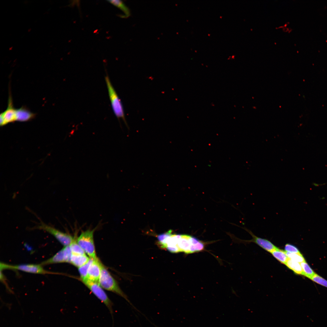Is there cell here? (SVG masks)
Listing matches in <instances>:
<instances>
[{"label": "cell", "mask_w": 327, "mask_h": 327, "mask_svg": "<svg viewBox=\"0 0 327 327\" xmlns=\"http://www.w3.org/2000/svg\"><path fill=\"white\" fill-rule=\"evenodd\" d=\"M76 235L77 234L75 233L73 237V240L69 246L72 253L84 254L85 253L77 243Z\"/></svg>", "instance_id": "e0dca14e"}, {"label": "cell", "mask_w": 327, "mask_h": 327, "mask_svg": "<svg viewBox=\"0 0 327 327\" xmlns=\"http://www.w3.org/2000/svg\"><path fill=\"white\" fill-rule=\"evenodd\" d=\"M72 253L69 246H64L50 258L43 262L41 264L46 265L70 262Z\"/></svg>", "instance_id": "ba28073f"}, {"label": "cell", "mask_w": 327, "mask_h": 327, "mask_svg": "<svg viewBox=\"0 0 327 327\" xmlns=\"http://www.w3.org/2000/svg\"><path fill=\"white\" fill-rule=\"evenodd\" d=\"M90 258L85 254H78L72 253L70 263L78 268L86 264L89 260Z\"/></svg>", "instance_id": "4fadbf2b"}, {"label": "cell", "mask_w": 327, "mask_h": 327, "mask_svg": "<svg viewBox=\"0 0 327 327\" xmlns=\"http://www.w3.org/2000/svg\"><path fill=\"white\" fill-rule=\"evenodd\" d=\"M36 114L31 112L26 107H22L16 110V121H27L33 119Z\"/></svg>", "instance_id": "7c38bea8"}, {"label": "cell", "mask_w": 327, "mask_h": 327, "mask_svg": "<svg viewBox=\"0 0 327 327\" xmlns=\"http://www.w3.org/2000/svg\"><path fill=\"white\" fill-rule=\"evenodd\" d=\"M82 281L92 292L109 309L113 318V303L99 283L90 281L87 279Z\"/></svg>", "instance_id": "52a82bcc"}, {"label": "cell", "mask_w": 327, "mask_h": 327, "mask_svg": "<svg viewBox=\"0 0 327 327\" xmlns=\"http://www.w3.org/2000/svg\"><path fill=\"white\" fill-rule=\"evenodd\" d=\"M288 258L301 263L305 261V259L301 253H292L286 252Z\"/></svg>", "instance_id": "ffe728a7"}, {"label": "cell", "mask_w": 327, "mask_h": 327, "mask_svg": "<svg viewBox=\"0 0 327 327\" xmlns=\"http://www.w3.org/2000/svg\"><path fill=\"white\" fill-rule=\"evenodd\" d=\"M93 260V259L90 258L89 260L86 264L78 268V271L82 281L86 279L89 267Z\"/></svg>", "instance_id": "d6986e66"}, {"label": "cell", "mask_w": 327, "mask_h": 327, "mask_svg": "<svg viewBox=\"0 0 327 327\" xmlns=\"http://www.w3.org/2000/svg\"><path fill=\"white\" fill-rule=\"evenodd\" d=\"M273 256L281 263L285 264L288 259L286 251L277 247L271 252Z\"/></svg>", "instance_id": "9a60e30c"}, {"label": "cell", "mask_w": 327, "mask_h": 327, "mask_svg": "<svg viewBox=\"0 0 327 327\" xmlns=\"http://www.w3.org/2000/svg\"><path fill=\"white\" fill-rule=\"evenodd\" d=\"M285 265L296 274L302 275V270L300 263L288 258Z\"/></svg>", "instance_id": "2e32d148"}, {"label": "cell", "mask_w": 327, "mask_h": 327, "mask_svg": "<svg viewBox=\"0 0 327 327\" xmlns=\"http://www.w3.org/2000/svg\"><path fill=\"white\" fill-rule=\"evenodd\" d=\"M98 282L99 284L102 288L106 290L116 293L124 297L129 302L134 309L138 311H139L128 300L126 296L121 289L115 280L102 264L101 275Z\"/></svg>", "instance_id": "7a4b0ae2"}, {"label": "cell", "mask_w": 327, "mask_h": 327, "mask_svg": "<svg viewBox=\"0 0 327 327\" xmlns=\"http://www.w3.org/2000/svg\"><path fill=\"white\" fill-rule=\"evenodd\" d=\"M166 246L169 250L177 253L183 252L190 254L203 250V242L194 237L184 234H177L172 231L167 240Z\"/></svg>", "instance_id": "6da1fadb"}, {"label": "cell", "mask_w": 327, "mask_h": 327, "mask_svg": "<svg viewBox=\"0 0 327 327\" xmlns=\"http://www.w3.org/2000/svg\"><path fill=\"white\" fill-rule=\"evenodd\" d=\"M95 229L82 231L77 239L78 244L90 258L93 259L97 258L94 240V234Z\"/></svg>", "instance_id": "277c9868"}, {"label": "cell", "mask_w": 327, "mask_h": 327, "mask_svg": "<svg viewBox=\"0 0 327 327\" xmlns=\"http://www.w3.org/2000/svg\"><path fill=\"white\" fill-rule=\"evenodd\" d=\"M101 263L97 258L93 259L89 267L86 279L93 282H98L101 273Z\"/></svg>", "instance_id": "9c48e42d"}, {"label": "cell", "mask_w": 327, "mask_h": 327, "mask_svg": "<svg viewBox=\"0 0 327 327\" xmlns=\"http://www.w3.org/2000/svg\"><path fill=\"white\" fill-rule=\"evenodd\" d=\"M107 1L120 9L123 12L124 15L120 16L121 17L127 18L130 15V11L129 8L122 1L119 0H108Z\"/></svg>", "instance_id": "5bb4252c"}, {"label": "cell", "mask_w": 327, "mask_h": 327, "mask_svg": "<svg viewBox=\"0 0 327 327\" xmlns=\"http://www.w3.org/2000/svg\"><path fill=\"white\" fill-rule=\"evenodd\" d=\"M252 236V239L249 240H245L246 243H254L266 250L271 252L277 248L271 242L266 239L258 237L254 235L250 230L244 228Z\"/></svg>", "instance_id": "30bf717a"}, {"label": "cell", "mask_w": 327, "mask_h": 327, "mask_svg": "<svg viewBox=\"0 0 327 327\" xmlns=\"http://www.w3.org/2000/svg\"><path fill=\"white\" fill-rule=\"evenodd\" d=\"M311 279L319 284L327 287V280L316 273Z\"/></svg>", "instance_id": "44dd1931"}, {"label": "cell", "mask_w": 327, "mask_h": 327, "mask_svg": "<svg viewBox=\"0 0 327 327\" xmlns=\"http://www.w3.org/2000/svg\"><path fill=\"white\" fill-rule=\"evenodd\" d=\"M109 98L114 113L119 120L122 119L126 127L129 129L126 120L124 111L121 101L111 83L108 76L105 77Z\"/></svg>", "instance_id": "3957f363"}, {"label": "cell", "mask_w": 327, "mask_h": 327, "mask_svg": "<svg viewBox=\"0 0 327 327\" xmlns=\"http://www.w3.org/2000/svg\"><path fill=\"white\" fill-rule=\"evenodd\" d=\"M285 249L286 252L292 253H299L300 252L295 246L289 243L286 244L285 246Z\"/></svg>", "instance_id": "7402d4cb"}, {"label": "cell", "mask_w": 327, "mask_h": 327, "mask_svg": "<svg viewBox=\"0 0 327 327\" xmlns=\"http://www.w3.org/2000/svg\"><path fill=\"white\" fill-rule=\"evenodd\" d=\"M0 267L1 270L4 269H11L18 270L33 274H56V273L46 270L43 268L42 265L41 264H29L12 265L1 262Z\"/></svg>", "instance_id": "5b68a950"}, {"label": "cell", "mask_w": 327, "mask_h": 327, "mask_svg": "<svg viewBox=\"0 0 327 327\" xmlns=\"http://www.w3.org/2000/svg\"><path fill=\"white\" fill-rule=\"evenodd\" d=\"M8 106L6 109L1 114L0 117L4 119L5 125L16 121V110L13 107L11 92H9Z\"/></svg>", "instance_id": "8fae6325"}, {"label": "cell", "mask_w": 327, "mask_h": 327, "mask_svg": "<svg viewBox=\"0 0 327 327\" xmlns=\"http://www.w3.org/2000/svg\"><path fill=\"white\" fill-rule=\"evenodd\" d=\"M300 264L302 270V275L311 279L316 274L306 261L301 263Z\"/></svg>", "instance_id": "ac0fdd59"}, {"label": "cell", "mask_w": 327, "mask_h": 327, "mask_svg": "<svg viewBox=\"0 0 327 327\" xmlns=\"http://www.w3.org/2000/svg\"><path fill=\"white\" fill-rule=\"evenodd\" d=\"M32 228L43 230L49 233L64 246H70L74 238L70 234L63 232L41 222Z\"/></svg>", "instance_id": "8992f818"}]
</instances>
